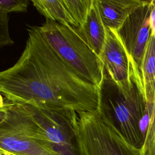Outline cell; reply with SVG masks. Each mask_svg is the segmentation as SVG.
Instances as JSON below:
<instances>
[{"label": "cell", "instance_id": "obj_5", "mask_svg": "<svg viewBox=\"0 0 155 155\" xmlns=\"http://www.w3.org/2000/svg\"><path fill=\"white\" fill-rule=\"evenodd\" d=\"M76 136L81 155H140L97 110L78 113Z\"/></svg>", "mask_w": 155, "mask_h": 155}, {"label": "cell", "instance_id": "obj_13", "mask_svg": "<svg viewBox=\"0 0 155 155\" xmlns=\"http://www.w3.org/2000/svg\"><path fill=\"white\" fill-rule=\"evenodd\" d=\"M64 6L74 23L76 28L81 27L86 21L93 0H62Z\"/></svg>", "mask_w": 155, "mask_h": 155}, {"label": "cell", "instance_id": "obj_18", "mask_svg": "<svg viewBox=\"0 0 155 155\" xmlns=\"http://www.w3.org/2000/svg\"><path fill=\"white\" fill-rule=\"evenodd\" d=\"M0 155H13V154H10V153H8L7 152H5V151L0 150Z\"/></svg>", "mask_w": 155, "mask_h": 155}, {"label": "cell", "instance_id": "obj_15", "mask_svg": "<svg viewBox=\"0 0 155 155\" xmlns=\"http://www.w3.org/2000/svg\"><path fill=\"white\" fill-rule=\"evenodd\" d=\"M28 4V0H1L0 12L7 14L12 12H26Z\"/></svg>", "mask_w": 155, "mask_h": 155}, {"label": "cell", "instance_id": "obj_2", "mask_svg": "<svg viewBox=\"0 0 155 155\" xmlns=\"http://www.w3.org/2000/svg\"><path fill=\"white\" fill-rule=\"evenodd\" d=\"M97 111L101 117L111 123L131 146L141 150L145 134L142 122L148 105L133 78L132 88L125 94L104 71Z\"/></svg>", "mask_w": 155, "mask_h": 155}, {"label": "cell", "instance_id": "obj_4", "mask_svg": "<svg viewBox=\"0 0 155 155\" xmlns=\"http://www.w3.org/2000/svg\"><path fill=\"white\" fill-rule=\"evenodd\" d=\"M38 28L62 61L81 78L101 88L104 71L102 63L79 36L75 27L46 19Z\"/></svg>", "mask_w": 155, "mask_h": 155}, {"label": "cell", "instance_id": "obj_16", "mask_svg": "<svg viewBox=\"0 0 155 155\" xmlns=\"http://www.w3.org/2000/svg\"><path fill=\"white\" fill-rule=\"evenodd\" d=\"M8 22V14L0 12V47L14 43L9 36Z\"/></svg>", "mask_w": 155, "mask_h": 155}, {"label": "cell", "instance_id": "obj_17", "mask_svg": "<svg viewBox=\"0 0 155 155\" xmlns=\"http://www.w3.org/2000/svg\"><path fill=\"white\" fill-rule=\"evenodd\" d=\"M153 7V6H152ZM151 32L155 38V7H153L150 14Z\"/></svg>", "mask_w": 155, "mask_h": 155}, {"label": "cell", "instance_id": "obj_3", "mask_svg": "<svg viewBox=\"0 0 155 155\" xmlns=\"http://www.w3.org/2000/svg\"><path fill=\"white\" fill-rule=\"evenodd\" d=\"M1 97L0 150L13 155H61L21 104Z\"/></svg>", "mask_w": 155, "mask_h": 155}, {"label": "cell", "instance_id": "obj_8", "mask_svg": "<svg viewBox=\"0 0 155 155\" xmlns=\"http://www.w3.org/2000/svg\"><path fill=\"white\" fill-rule=\"evenodd\" d=\"M104 70L124 93L131 90L133 78L128 53L117 31L107 28V38L99 56Z\"/></svg>", "mask_w": 155, "mask_h": 155}, {"label": "cell", "instance_id": "obj_11", "mask_svg": "<svg viewBox=\"0 0 155 155\" xmlns=\"http://www.w3.org/2000/svg\"><path fill=\"white\" fill-rule=\"evenodd\" d=\"M140 89L147 104L154 105L155 100V38L151 32L142 57Z\"/></svg>", "mask_w": 155, "mask_h": 155}, {"label": "cell", "instance_id": "obj_7", "mask_svg": "<svg viewBox=\"0 0 155 155\" xmlns=\"http://www.w3.org/2000/svg\"><path fill=\"white\" fill-rule=\"evenodd\" d=\"M151 1L133 12L117 31L130 59L133 78L140 88V68L142 57L151 34Z\"/></svg>", "mask_w": 155, "mask_h": 155}, {"label": "cell", "instance_id": "obj_19", "mask_svg": "<svg viewBox=\"0 0 155 155\" xmlns=\"http://www.w3.org/2000/svg\"><path fill=\"white\" fill-rule=\"evenodd\" d=\"M151 3L152 6L155 7V0H151Z\"/></svg>", "mask_w": 155, "mask_h": 155}, {"label": "cell", "instance_id": "obj_10", "mask_svg": "<svg viewBox=\"0 0 155 155\" xmlns=\"http://www.w3.org/2000/svg\"><path fill=\"white\" fill-rule=\"evenodd\" d=\"M75 30L79 36L99 58L107 38V27L104 25L97 5L93 0L85 22Z\"/></svg>", "mask_w": 155, "mask_h": 155}, {"label": "cell", "instance_id": "obj_20", "mask_svg": "<svg viewBox=\"0 0 155 155\" xmlns=\"http://www.w3.org/2000/svg\"><path fill=\"white\" fill-rule=\"evenodd\" d=\"M155 108V100H154V105H153V110H154V109Z\"/></svg>", "mask_w": 155, "mask_h": 155}, {"label": "cell", "instance_id": "obj_14", "mask_svg": "<svg viewBox=\"0 0 155 155\" xmlns=\"http://www.w3.org/2000/svg\"><path fill=\"white\" fill-rule=\"evenodd\" d=\"M140 155H155V108L150 120Z\"/></svg>", "mask_w": 155, "mask_h": 155}, {"label": "cell", "instance_id": "obj_12", "mask_svg": "<svg viewBox=\"0 0 155 155\" xmlns=\"http://www.w3.org/2000/svg\"><path fill=\"white\" fill-rule=\"evenodd\" d=\"M31 1L46 19L75 27L74 23L69 16L62 0H31Z\"/></svg>", "mask_w": 155, "mask_h": 155}, {"label": "cell", "instance_id": "obj_9", "mask_svg": "<svg viewBox=\"0 0 155 155\" xmlns=\"http://www.w3.org/2000/svg\"><path fill=\"white\" fill-rule=\"evenodd\" d=\"M140 0H96L104 25L117 31L127 18L145 3Z\"/></svg>", "mask_w": 155, "mask_h": 155}, {"label": "cell", "instance_id": "obj_1", "mask_svg": "<svg viewBox=\"0 0 155 155\" xmlns=\"http://www.w3.org/2000/svg\"><path fill=\"white\" fill-rule=\"evenodd\" d=\"M0 92L8 102L56 111L94 112L101 90L79 76L53 50L38 30L29 26L17 62L0 73Z\"/></svg>", "mask_w": 155, "mask_h": 155}, {"label": "cell", "instance_id": "obj_6", "mask_svg": "<svg viewBox=\"0 0 155 155\" xmlns=\"http://www.w3.org/2000/svg\"><path fill=\"white\" fill-rule=\"evenodd\" d=\"M21 105L61 155H81L76 136L77 112L47 110L28 104Z\"/></svg>", "mask_w": 155, "mask_h": 155}]
</instances>
